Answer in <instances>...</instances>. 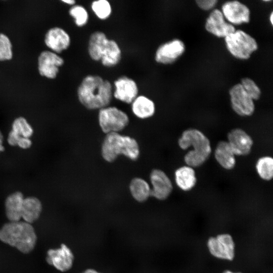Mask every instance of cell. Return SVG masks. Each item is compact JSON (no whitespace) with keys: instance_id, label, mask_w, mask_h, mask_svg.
<instances>
[{"instance_id":"1","label":"cell","mask_w":273,"mask_h":273,"mask_svg":"<svg viewBox=\"0 0 273 273\" xmlns=\"http://www.w3.org/2000/svg\"><path fill=\"white\" fill-rule=\"evenodd\" d=\"M112 86L110 81L96 75H88L77 89L80 103L89 110L101 109L108 106L113 98Z\"/></svg>"},{"instance_id":"2","label":"cell","mask_w":273,"mask_h":273,"mask_svg":"<svg viewBox=\"0 0 273 273\" xmlns=\"http://www.w3.org/2000/svg\"><path fill=\"white\" fill-rule=\"evenodd\" d=\"M179 147L186 150L193 147L184 156L187 165L193 168L202 166L209 158L211 146L208 138L201 130L194 128L185 130L178 140Z\"/></svg>"},{"instance_id":"3","label":"cell","mask_w":273,"mask_h":273,"mask_svg":"<svg viewBox=\"0 0 273 273\" xmlns=\"http://www.w3.org/2000/svg\"><path fill=\"white\" fill-rule=\"evenodd\" d=\"M0 240L26 254L34 248L37 236L30 223L21 220L9 221L0 229Z\"/></svg>"},{"instance_id":"4","label":"cell","mask_w":273,"mask_h":273,"mask_svg":"<svg viewBox=\"0 0 273 273\" xmlns=\"http://www.w3.org/2000/svg\"><path fill=\"white\" fill-rule=\"evenodd\" d=\"M101 151L103 158L108 162H114L120 155L135 161L139 158L140 153L136 140L119 133L106 134L102 144Z\"/></svg>"},{"instance_id":"5","label":"cell","mask_w":273,"mask_h":273,"mask_svg":"<svg viewBox=\"0 0 273 273\" xmlns=\"http://www.w3.org/2000/svg\"><path fill=\"white\" fill-rule=\"evenodd\" d=\"M99 126L106 134L119 133L128 125L129 119L127 114L114 106H107L99 110Z\"/></svg>"},{"instance_id":"6","label":"cell","mask_w":273,"mask_h":273,"mask_svg":"<svg viewBox=\"0 0 273 273\" xmlns=\"http://www.w3.org/2000/svg\"><path fill=\"white\" fill-rule=\"evenodd\" d=\"M226 47L232 55L247 59L257 49V43L250 35L242 30L235 31L225 37Z\"/></svg>"},{"instance_id":"7","label":"cell","mask_w":273,"mask_h":273,"mask_svg":"<svg viewBox=\"0 0 273 273\" xmlns=\"http://www.w3.org/2000/svg\"><path fill=\"white\" fill-rule=\"evenodd\" d=\"M210 254L219 259L232 261L235 256V243L232 236L227 233L211 237L207 242Z\"/></svg>"},{"instance_id":"8","label":"cell","mask_w":273,"mask_h":273,"mask_svg":"<svg viewBox=\"0 0 273 273\" xmlns=\"http://www.w3.org/2000/svg\"><path fill=\"white\" fill-rule=\"evenodd\" d=\"M231 105L234 111L241 116H250L255 110V105L241 84L233 86L230 90Z\"/></svg>"},{"instance_id":"9","label":"cell","mask_w":273,"mask_h":273,"mask_svg":"<svg viewBox=\"0 0 273 273\" xmlns=\"http://www.w3.org/2000/svg\"><path fill=\"white\" fill-rule=\"evenodd\" d=\"M151 196L159 200L168 198L173 190L172 184L168 175L162 170L153 169L150 175Z\"/></svg>"},{"instance_id":"10","label":"cell","mask_w":273,"mask_h":273,"mask_svg":"<svg viewBox=\"0 0 273 273\" xmlns=\"http://www.w3.org/2000/svg\"><path fill=\"white\" fill-rule=\"evenodd\" d=\"M228 143L236 156L249 155L252 149L253 140L244 130L240 128L232 129L228 133Z\"/></svg>"},{"instance_id":"11","label":"cell","mask_w":273,"mask_h":273,"mask_svg":"<svg viewBox=\"0 0 273 273\" xmlns=\"http://www.w3.org/2000/svg\"><path fill=\"white\" fill-rule=\"evenodd\" d=\"M47 263L61 271L69 270L73 263L74 256L71 250L65 244L56 249H50L47 253Z\"/></svg>"},{"instance_id":"12","label":"cell","mask_w":273,"mask_h":273,"mask_svg":"<svg viewBox=\"0 0 273 273\" xmlns=\"http://www.w3.org/2000/svg\"><path fill=\"white\" fill-rule=\"evenodd\" d=\"M64 63V60L57 54L44 51L39 55L38 59V69L39 74L50 79L56 77L59 67Z\"/></svg>"},{"instance_id":"13","label":"cell","mask_w":273,"mask_h":273,"mask_svg":"<svg viewBox=\"0 0 273 273\" xmlns=\"http://www.w3.org/2000/svg\"><path fill=\"white\" fill-rule=\"evenodd\" d=\"M114 85L113 97L122 102L131 104L138 96L139 88L136 82L127 76L119 77L114 81Z\"/></svg>"},{"instance_id":"14","label":"cell","mask_w":273,"mask_h":273,"mask_svg":"<svg viewBox=\"0 0 273 273\" xmlns=\"http://www.w3.org/2000/svg\"><path fill=\"white\" fill-rule=\"evenodd\" d=\"M185 45L179 39H173L160 46L155 53V60L160 64L174 62L184 52Z\"/></svg>"},{"instance_id":"15","label":"cell","mask_w":273,"mask_h":273,"mask_svg":"<svg viewBox=\"0 0 273 273\" xmlns=\"http://www.w3.org/2000/svg\"><path fill=\"white\" fill-rule=\"evenodd\" d=\"M206 29L210 33L219 37H225L235 32V27L224 19L221 12L214 10L207 18L205 24Z\"/></svg>"},{"instance_id":"16","label":"cell","mask_w":273,"mask_h":273,"mask_svg":"<svg viewBox=\"0 0 273 273\" xmlns=\"http://www.w3.org/2000/svg\"><path fill=\"white\" fill-rule=\"evenodd\" d=\"M223 16L231 23L241 24L250 20V11L244 4L238 1L228 2L222 7Z\"/></svg>"},{"instance_id":"17","label":"cell","mask_w":273,"mask_h":273,"mask_svg":"<svg viewBox=\"0 0 273 273\" xmlns=\"http://www.w3.org/2000/svg\"><path fill=\"white\" fill-rule=\"evenodd\" d=\"M70 42L68 33L60 27L51 28L45 35L44 42L46 46L55 53H59L67 49Z\"/></svg>"},{"instance_id":"18","label":"cell","mask_w":273,"mask_h":273,"mask_svg":"<svg viewBox=\"0 0 273 273\" xmlns=\"http://www.w3.org/2000/svg\"><path fill=\"white\" fill-rule=\"evenodd\" d=\"M24 198L21 192L17 191L10 194L6 198L5 213L9 221H19L22 218V210Z\"/></svg>"},{"instance_id":"19","label":"cell","mask_w":273,"mask_h":273,"mask_svg":"<svg viewBox=\"0 0 273 273\" xmlns=\"http://www.w3.org/2000/svg\"><path fill=\"white\" fill-rule=\"evenodd\" d=\"M214 158L223 169H233L236 166V155L227 141L219 142L214 150Z\"/></svg>"},{"instance_id":"20","label":"cell","mask_w":273,"mask_h":273,"mask_svg":"<svg viewBox=\"0 0 273 273\" xmlns=\"http://www.w3.org/2000/svg\"><path fill=\"white\" fill-rule=\"evenodd\" d=\"M174 179L177 187L182 191H189L197 184V177L194 168L188 165L177 168L174 172Z\"/></svg>"},{"instance_id":"21","label":"cell","mask_w":273,"mask_h":273,"mask_svg":"<svg viewBox=\"0 0 273 273\" xmlns=\"http://www.w3.org/2000/svg\"><path fill=\"white\" fill-rule=\"evenodd\" d=\"M42 210V205L39 198L35 196L25 197L23 204L22 218L31 224L39 218Z\"/></svg>"},{"instance_id":"22","label":"cell","mask_w":273,"mask_h":273,"mask_svg":"<svg viewBox=\"0 0 273 273\" xmlns=\"http://www.w3.org/2000/svg\"><path fill=\"white\" fill-rule=\"evenodd\" d=\"M100 61L105 67L115 66L121 58V51L117 42L108 39L102 48Z\"/></svg>"},{"instance_id":"23","label":"cell","mask_w":273,"mask_h":273,"mask_svg":"<svg viewBox=\"0 0 273 273\" xmlns=\"http://www.w3.org/2000/svg\"><path fill=\"white\" fill-rule=\"evenodd\" d=\"M131 110L138 118L147 119L155 114V105L154 102L148 97L140 95L131 103Z\"/></svg>"},{"instance_id":"24","label":"cell","mask_w":273,"mask_h":273,"mask_svg":"<svg viewBox=\"0 0 273 273\" xmlns=\"http://www.w3.org/2000/svg\"><path fill=\"white\" fill-rule=\"evenodd\" d=\"M129 189L132 197L139 202L146 201L151 196V187L141 177H134L130 181Z\"/></svg>"},{"instance_id":"25","label":"cell","mask_w":273,"mask_h":273,"mask_svg":"<svg viewBox=\"0 0 273 273\" xmlns=\"http://www.w3.org/2000/svg\"><path fill=\"white\" fill-rule=\"evenodd\" d=\"M108 39L102 31H95L90 35L88 43V53L92 60L100 61L102 48Z\"/></svg>"},{"instance_id":"26","label":"cell","mask_w":273,"mask_h":273,"mask_svg":"<svg viewBox=\"0 0 273 273\" xmlns=\"http://www.w3.org/2000/svg\"><path fill=\"white\" fill-rule=\"evenodd\" d=\"M255 168L259 176L263 180L269 181L273 177V159L269 156L260 157L256 161Z\"/></svg>"},{"instance_id":"27","label":"cell","mask_w":273,"mask_h":273,"mask_svg":"<svg viewBox=\"0 0 273 273\" xmlns=\"http://www.w3.org/2000/svg\"><path fill=\"white\" fill-rule=\"evenodd\" d=\"M11 130L21 136L30 138L34 134V129L28 120L24 117L16 118L13 121Z\"/></svg>"},{"instance_id":"28","label":"cell","mask_w":273,"mask_h":273,"mask_svg":"<svg viewBox=\"0 0 273 273\" xmlns=\"http://www.w3.org/2000/svg\"><path fill=\"white\" fill-rule=\"evenodd\" d=\"M91 8L96 16L101 20L108 19L112 13V7L107 0H98L92 2Z\"/></svg>"},{"instance_id":"29","label":"cell","mask_w":273,"mask_h":273,"mask_svg":"<svg viewBox=\"0 0 273 273\" xmlns=\"http://www.w3.org/2000/svg\"><path fill=\"white\" fill-rule=\"evenodd\" d=\"M69 13L72 17L75 24L78 27L86 25L88 20V13L85 8L81 5H74L69 10Z\"/></svg>"},{"instance_id":"30","label":"cell","mask_w":273,"mask_h":273,"mask_svg":"<svg viewBox=\"0 0 273 273\" xmlns=\"http://www.w3.org/2000/svg\"><path fill=\"white\" fill-rule=\"evenodd\" d=\"M13 57L12 46L9 37L0 33V61L11 60Z\"/></svg>"},{"instance_id":"31","label":"cell","mask_w":273,"mask_h":273,"mask_svg":"<svg viewBox=\"0 0 273 273\" xmlns=\"http://www.w3.org/2000/svg\"><path fill=\"white\" fill-rule=\"evenodd\" d=\"M241 82L243 88L252 100H258L260 98L261 92L253 80L249 78H244Z\"/></svg>"},{"instance_id":"32","label":"cell","mask_w":273,"mask_h":273,"mask_svg":"<svg viewBox=\"0 0 273 273\" xmlns=\"http://www.w3.org/2000/svg\"><path fill=\"white\" fill-rule=\"evenodd\" d=\"M32 145V141L30 138L20 136L17 147L23 150L30 149Z\"/></svg>"},{"instance_id":"33","label":"cell","mask_w":273,"mask_h":273,"mask_svg":"<svg viewBox=\"0 0 273 273\" xmlns=\"http://www.w3.org/2000/svg\"><path fill=\"white\" fill-rule=\"evenodd\" d=\"M217 1L216 0H198L196 1L198 6L202 9L208 10L214 7Z\"/></svg>"},{"instance_id":"34","label":"cell","mask_w":273,"mask_h":273,"mask_svg":"<svg viewBox=\"0 0 273 273\" xmlns=\"http://www.w3.org/2000/svg\"><path fill=\"white\" fill-rule=\"evenodd\" d=\"M20 136L16 132L11 130L8 133L7 141L8 144L12 147H17Z\"/></svg>"},{"instance_id":"35","label":"cell","mask_w":273,"mask_h":273,"mask_svg":"<svg viewBox=\"0 0 273 273\" xmlns=\"http://www.w3.org/2000/svg\"><path fill=\"white\" fill-rule=\"evenodd\" d=\"M62 1L69 5H73L75 3V1L74 0H62Z\"/></svg>"},{"instance_id":"36","label":"cell","mask_w":273,"mask_h":273,"mask_svg":"<svg viewBox=\"0 0 273 273\" xmlns=\"http://www.w3.org/2000/svg\"><path fill=\"white\" fill-rule=\"evenodd\" d=\"M82 273H100L99 272H98L97 271L93 269H88L86 270H85Z\"/></svg>"},{"instance_id":"37","label":"cell","mask_w":273,"mask_h":273,"mask_svg":"<svg viewBox=\"0 0 273 273\" xmlns=\"http://www.w3.org/2000/svg\"><path fill=\"white\" fill-rule=\"evenodd\" d=\"M4 136L1 130L0 129V144H4Z\"/></svg>"},{"instance_id":"38","label":"cell","mask_w":273,"mask_h":273,"mask_svg":"<svg viewBox=\"0 0 273 273\" xmlns=\"http://www.w3.org/2000/svg\"><path fill=\"white\" fill-rule=\"evenodd\" d=\"M5 147L4 144H0V153L3 152L5 151Z\"/></svg>"},{"instance_id":"39","label":"cell","mask_w":273,"mask_h":273,"mask_svg":"<svg viewBox=\"0 0 273 273\" xmlns=\"http://www.w3.org/2000/svg\"><path fill=\"white\" fill-rule=\"evenodd\" d=\"M222 273H235V272H234L232 270L228 269V270H225L223 271Z\"/></svg>"},{"instance_id":"40","label":"cell","mask_w":273,"mask_h":273,"mask_svg":"<svg viewBox=\"0 0 273 273\" xmlns=\"http://www.w3.org/2000/svg\"><path fill=\"white\" fill-rule=\"evenodd\" d=\"M273 15H272V13L271 14L270 16V22L272 24H273V22H272V20H273Z\"/></svg>"},{"instance_id":"41","label":"cell","mask_w":273,"mask_h":273,"mask_svg":"<svg viewBox=\"0 0 273 273\" xmlns=\"http://www.w3.org/2000/svg\"><path fill=\"white\" fill-rule=\"evenodd\" d=\"M235 273H242L241 272H235Z\"/></svg>"}]
</instances>
